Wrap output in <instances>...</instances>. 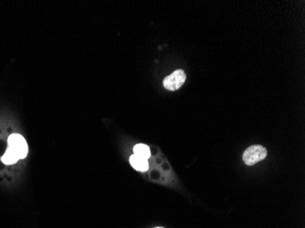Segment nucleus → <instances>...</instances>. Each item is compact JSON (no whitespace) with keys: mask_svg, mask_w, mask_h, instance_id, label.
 Instances as JSON below:
<instances>
[{"mask_svg":"<svg viewBox=\"0 0 305 228\" xmlns=\"http://www.w3.org/2000/svg\"><path fill=\"white\" fill-rule=\"evenodd\" d=\"M130 164L136 171H147L148 167H149L148 162L146 159L137 156L135 154L130 157Z\"/></svg>","mask_w":305,"mask_h":228,"instance_id":"nucleus-4","label":"nucleus"},{"mask_svg":"<svg viewBox=\"0 0 305 228\" xmlns=\"http://www.w3.org/2000/svg\"><path fill=\"white\" fill-rule=\"evenodd\" d=\"M8 148L14 152L19 159H24L27 156L29 147L23 136L18 133L11 134L8 138Z\"/></svg>","mask_w":305,"mask_h":228,"instance_id":"nucleus-2","label":"nucleus"},{"mask_svg":"<svg viewBox=\"0 0 305 228\" xmlns=\"http://www.w3.org/2000/svg\"><path fill=\"white\" fill-rule=\"evenodd\" d=\"M19 160V157L13 151L7 148V152L2 156V162L5 164H13Z\"/></svg>","mask_w":305,"mask_h":228,"instance_id":"nucleus-6","label":"nucleus"},{"mask_svg":"<svg viewBox=\"0 0 305 228\" xmlns=\"http://www.w3.org/2000/svg\"><path fill=\"white\" fill-rule=\"evenodd\" d=\"M268 154L267 149L262 145H253L247 148L243 153L244 163L250 166L264 160Z\"/></svg>","mask_w":305,"mask_h":228,"instance_id":"nucleus-1","label":"nucleus"},{"mask_svg":"<svg viewBox=\"0 0 305 228\" xmlns=\"http://www.w3.org/2000/svg\"><path fill=\"white\" fill-rule=\"evenodd\" d=\"M186 79H187V75L185 72L183 70H176L172 74H170L169 76H167L164 78L163 85L168 91L174 92L184 85Z\"/></svg>","mask_w":305,"mask_h":228,"instance_id":"nucleus-3","label":"nucleus"},{"mask_svg":"<svg viewBox=\"0 0 305 228\" xmlns=\"http://www.w3.org/2000/svg\"></svg>","mask_w":305,"mask_h":228,"instance_id":"nucleus-7","label":"nucleus"},{"mask_svg":"<svg viewBox=\"0 0 305 228\" xmlns=\"http://www.w3.org/2000/svg\"><path fill=\"white\" fill-rule=\"evenodd\" d=\"M133 152L135 155H137L139 157H142L144 159L148 160L150 156H151V152L149 147L146 145V144H143V143H139L136 144L134 147H133Z\"/></svg>","mask_w":305,"mask_h":228,"instance_id":"nucleus-5","label":"nucleus"}]
</instances>
